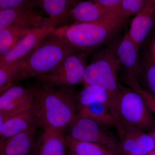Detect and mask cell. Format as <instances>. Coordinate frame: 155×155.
<instances>
[{
    "label": "cell",
    "mask_w": 155,
    "mask_h": 155,
    "mask_svg": "<svg viewBox=\"0 0 155 155\" xmlns=\"http://www.w3.org/2000/svg\"><path fill=\"white\" fill-rule=\"evenodd\" d=\"M20 113L15 112H7V111H0V128L3 124L12 116H15Z\"/></svg>",
    "instance_id": "obj_29"
},
{
    "label": "cell",
    "mask_w": 155,
    "mask_h": 155,
    "mask_svg": "<svg viewBox=\"0 0 155 155\" xmlns=\"http://www.w3.org/2000/svg\"><path fill=\"white\" fill-rule=\"evenodd\" d=\"M68 155H74L72 154V153H70V152H69V154H68Z\"/></svg>",
    "instance_id": "obj_34"
},
{
    "label": "cell",
    "mask_w": 155,
    "mask_h": 155,
    "mask_svg": "<svg viewBox=\"0 0 155 155\" xmlns=\"http://www.w3.org/2000/svg\"><path fill=\"white\" fill-rule=\"evenodd\" d=\"M67 149L74 155H120L113 150L97 143L75 140L65 135Z\"/></svg>",
    "instance_id": "obj_19"
},
{
    "label": "cell",
    "mask_w": 155,
    "mask_h": 155,
    "mask_svg": "<svg viewBox=\"0 0 155 155\" xmlns=\"http://www.w3.org/2000/svg\"><path fill=\"white\" fill-rule=\"evenodd\" d=\"M111 13L103 9L94 0L80 1L72 6L68 17L73 23H89L101 20Z\"/></svg>",
    "instance_id": "obj_15"
},
{
    "label": "cell",
    "mask_w": 155,
    "mask_h": 155,
    "mask_svg": "<svg viewBox=\"0 0 155 155\" xmlns=\"http://www.w3.org/2000/svg\"><path fill=\"white\" fill-rule=\"evenodd\" d=\"M31 7V0H0V11Z\"/></svg>",
    "instance_id": "obj_27"
},
{
    "label": "cell",
    "mask_w": 155,
    "mask_h": 155,
    "mask_svg": "<svg viewBox=\"0 0 155 155\" xmlns=\"http://www.w3.org/2000/svg\"><path fill=\"white\" fill-rule=\"evenodd\" d=\"M141 73L148 88L147 91L155 96V62L151 56L147 60L143 68H141Z\"/></svg>",
    "instance_id": "obj_26"
},
{
    "label": "cell",
    "mask_w": 155,
    "mask_h": 155,
    "mask_svg": "<svg viewBox=\"0 0 155 155\" xmlns=\"http://www.w3.org/2000/svg\"><path fill=\"white\" fill-rule=\"evenodd\" d=\"M146 0H122L116 10L118 16L127 19L131 16H135L144 5Z\"/></svg>",
    "instance_id": "obj_24"
},
{
    "label": "cell",
    "mask_w": 155,
    "mask_h": 155,
    "mask_svg": "<svg viewBox=\"0 0 155 155\" xmlns=\"http://www.w3.org/2000/svg\"><path fill=\"white\" fill-rule=\"evenodd\" d=\"M37 126L31 109L19 113L8 119L0 128V142Z\"/></svg>",
    "instance_id": "obj_16"
},
{
    "label": "cell",
    "mask_w": 155,
    "mask_h": 155,
    "mask_svg": "<svg viewBox=\"0 0 155 155\" xmlns=\"http://www.w3.org/2000/svg\"><path fill=\"white\" fill-rule=\"evenodd\" d=\"M125 83L129 87L134 90L141 95L153 114L155 115V96L143 88L138 80L134 77H128L124 79Z\"/></svg>",
    "instance_id": "obj_25"
},
{
    "label": "cell",
    "mask_w": 155,
    "mask_h": 155,
    "mask_svg": "<svg viewBox=\"0 0 155 155\" xmlns=\"http://www.w3.org/2000/svg\"><path fill=\"white\" fill-rule=\"evenodd\" d=\"M67 128V135L75 140L97 143L120 154L119 140L91 119L76 115Z\"/></svg>",
    "instance_id": "obj_7"
},
{
    "label": "cell",
    "mask_w": 155,
    "mask_h": 155,
    "mask_svg": "<svg viewBox=\"0 0 155 155\" xmlns=\"http://www.w3.org/2000/svg\"><path fill=\"white\" fill-rule=\"evenodd\" d=\"M31 30L20 27L0 28V58L7 54L20 39Z\"/></svg>",
    "instance_id": "obj_21"
},
{
    "label": "cell",
    "mask_w": 155,
    "mask_h": 155,
    "mask_svg": "<svg viewBox=\"0 0 155 155\" xmlns=\"http://www.w3.org/2000/svg\"><path fill=\"white\" fill-rule=\"evenodd\" d=\"M47 26L54 27L48 17L41 16L32 7L0 11V28L20 27L33 29Z\"/></svg>",
    "instance_id": "obj_8"
},
{
    "label": "cell",
    "mask_w": 155,
    "mask_h": 155,
    "mask_svg": "<svg viewBox=\"0 0 155 155\" xmlns=\"http://www.w3.org/2000/svg\"><path fill=\"white\" fill-rule=\"evenodd\" d=\"M91 119L103 127L116 126V120L110 106L104 103L89 105L77 110V114Z\"/></svg>",
    "instance_id": "obj_17"
},
{
    "label": "cell",
    "mask_w": 155,
    "mask_h": 155,
    "mask_svg": "<svg viewBox=\"0 0 155 155\" xmlns=\"http://www.w3.org/2000/svg\"><path fill=\"white\" fill-rule=\"evenodd\" d=\"M75 0H43V8L52 25L56 28L59 23L69 16Z\"/></svg>",
    "instance_id": "obj_20"
},
{
    "label": "cell",
    "mask_w": 155,
    "mask_h": 155,
    "mask_svg": "<svg viewBox=\"0 0 155 155\" xmlns=\"http://www.w3.org/2000/svg\"><path fill=\"white\" fill-rule=\"evenodd\" d=\"M77 96L69 87L43 83L35 87L31 110L38 126L63 131L77 114Z\"/></svg>",
    "instance_id": "obj_1"
},
{
    "label": "cell",
    "mask_w": 155,
    "mask_h": 155,
    "mask_svg": "<svg viewBox=\"0 0 155 155\" xmlns=\"http://www.w3.org/2000/svg\"><path fill=\"white\" fill-rule=\"evenodd\" d=\"M24 59L13 63H0V88L18 79Z\"/></svg>",
    "instance_id": "obj_23"
},
{
    "label": "cell",
    "mask_w": 155,
    "mask_h": 155,
    "mask_svg": "<svg viewBox=\"0 0 155 155\" xmlns=\"http://www.w3.org/2000/svg\"><path fill=\"white\" fill-rule=\"evenodd\" d=\"M112 112L116 124L120 123L145 130L152 129L155 121L142 96L133 89L121 85L113 103Z\"/></svg>",
    "instance_id": "obj_4"
},
{
    "label": "cell",
    "mask_w": 155,
    "mask_h": 155,
    "mask_svg": "<svg viewBox=\"0 0 155 155\" xmlns=\"http://www.w3.org/2000/svg\"><path fill=\"white\" fill-rule=\"evenodd\" d=\"M14 84V82H12V83H9L8 84H6L5 86H3L2 87H1L0 88V95L3 93L4 91H5L6 90L8 89L10 87L12 86Z\"/></svg>",
    "instance_id": "obj_30"
},
{
    "label": "cell",
    "mask_w": 155,
    "mask_h": 155,
    "mask_svg": "<svg viewBox=\"0 0 155 155\" xmlns=\"http://www.w3.org/2000/svg\"><path fill=\"white\" fill-rule=\"evenodd\" d=\"M122 67L115 51L108 48L101 50L87 66L84 85H97L105 89L113 97L114 103L121 86L118 73Z\"/></svg>",
    "instance_id": "obj_5"
},
{
    "label": "cell",
    "mask_w": 155,
    "mask_h": 155,
    "mask_svg": "<svg viewBox=\"0 0 155 155\" xmlns=\"http://www.w3.org/2000/svg\"><path fill=\"white\" fill-rule=\"evenodd\" d=\"M76 1H78H78H81V0H75Z\"/></svg>",
    "instance_id": "obj_35"
},
{
    "label": "cell",
    "mask_w": 155,
    "mask_h": 155,
    "mask_svg": "<svg viewBox=\"0 0 155 155\" xmlns=\"http://www.w3.org/2000/svg\"><path fill=\"white\" fill-rule=\"evenodd\" d=\"M152 129V130L151 132L150 133V134L154 142L155 145V126L154 127H153Z\"/></svg>",
    "instance_id": "obj_32"
},
{
    "label": "cell",
    "mask_w": 155,
    "mask_h": 155,
    "mask_svg": "<svg viewBox=\"0 0 155 155\" xmlns=\"http://www.w3.org/2000/svg\"><path fill=\"white\" fill-rule=\"evenodd\" d=\"M126 20L119 17L115 11L99 21L72 23L56 28L53 32L75 49L87 52L110 41Z\"/></svg>",
    "instance_id": "obj_2"
},
{
    "label": "cell",
    "mask_w": 155,
    "mask_h": 155,
    "mask_svg": "<svg viewBox=\"0 0 155 155\" xmlns=\"http://www.w3.org/2000/svg\"><path fill=\"white\" fill-rule=\"evenodd\" d=\"M98 103L108 104L112 111L113 98L108 91L97 85H84L83 88L77 96V111L89 105Z\"/></svg>",
    "instance_id": "obj_18"
},
{
    "label": "cell",
    "mask_w": 155,
    "mask_h": 155,
    "mask_svg": "<svg viewBox=\"0 0 155 155\" xmlns=\"http://www.w3.org/2000/svg\"><path fill=\"white\" fill-rule=\"evenodd\" d=\"M40 1H41V2H42L43 1V0H40Z\"/></svg>",
    "instance_id": "obj_36"
},
{
    "label": "cell",
    "mask_w": 155,
    "mask_h": 155,
    "mask_svg": "<svg viewBox=\"0 0 155 155\" xmlns=\"http://www.w3.org/2000/svg\"><path fill=\"white\" fill-rule=\"evenodd\" d=\"M155 149V143L151 136L140 129L128 155H148Z\"/></svg>",
    "instance_id": "obj_22"
},
{
    "label": "cell",
    "mask_w": 155,
    "mask_h": 155,
    "mask_svg": "<svg viewBox=\"0 0 155 155\" xmlns=\"http://www.w3.org/2000/svg\"><path fill=\"white\" fill-rule=\"evenodd\" d=\"M35 87L12 85L0 95V111L21 113L31 110Z\"/></svg>",
    "instance_id": "obj_11"
},
{
    "label": "cell",
    "mask_w": 155,
    "mask_h": 155,
    "mask_svg": "<svg viewBox=\"0 0 155 155\" xmlns=\"http://www.w3.org/2000/svg\"><path fill=\"white\" fill-rule=\"evenodd\" d=\"M151 57L155 62V39L153 42L152 46L151 55Z\"/></svg>",
    "instance_id": "obj_31"
},
{
    "label": "cell",
    "mask_w": 155,
    "mask_h": 155,
    "mask_svg": "<svg viewBox=\"0 0 155 155\" xmlns=\"http://www.w3.org/2000/svg\"><path fill=\"white\" fill-rule=\"evenodd\" d=\"M148 155H155V149L153 150Z\"/></svg>",
    "instance_id": "obj_33"
},
{
    "label": "cell",
    "mask_w": 155,
    "mask_h": 155,
    "mask_svg": "<svg viewBox=\"0 0 155 155\" xmlns=\"http://www.w3.org/2000/svg\"><path fill=\"white\" fill-rule=\"evenodd\" d=\"M63 132L45 128L36 140L32 155H68Z\"/></svg>",
    "instance_id": "obj_12"
},
{
    "label": "cell",
    "mask_w": 155,
    "mask_h": 155,
    "mask_svg": "<svg viewBox=\"0 0 155 155\" xmlns=\"http://www.w3.org/2000/svg\"><path fill=\"white\" fill-rule=\"evenodd\" d=\"M76 51L53 31L25 58L17 80L37 78L48 74Z\"/></svg>",
    "instance_id": "obj_3"
},
{
    "label": "cell",
    "mask_w": 155,
    "mask_h": 155,
    "mask_svg": "<svg viewBox=\"0 0 155 155\" xmlns=\"http://www.w3.org/2000/svg\"><path fill=\"white\" fill-rule=\"evenodd\" d=\"M87 52L77 51L67 56L57 68L37 78L53 86L69 87L83 83Z\"/></svg>",
    "instance_id": "obj_6"
},
{
    "label": "cell",
    "mask_w": 155,
    "mask_h": 155,
    "mask_svg": "<svg viewBox=\"0 0 155 155\" xmlns=\"http://www.w3.org/2000/svg\"><path fill=\"white\" fill-rule=\"evenodd\" d=\"M138 52L127 32L120 41L115 51L125 70V75L132 76L138 81L141 69L137 54Z\"/></svg>",
    "instance_id": "obj_13"
},
{
    "label": "cell",
    "mask_w": 155,
    "mask_h": 155,
    "mask_svg": "<svg viewBox=\"0 0 155 155\" xmlns=\"http://www.w3.org/2000/svg\"><path fill=\"white\" fill-rule=\"evenodd\" d=\"M35 131L33 127L0 142V155H32Z\"/></svg>",
    "instance_id": "obj_14"
},
{
    "label": "cell",
    "mask_w": 155,
    "mask_h": 155,
    "mask_svg": "<svg viewBox=\"0 0 155 155\" xmlns=\"http://www.w3.org/2000/svg\"><path fill=\"white\" fill-rule=\"evenodd\" d=\"M103 9L108 12L116 11L122 0H94Z\"/></svg>",
    "instance_id": "obj_28"
},
{
    "label": "cell",
    "mask_w": 155,
    "mask_h": 155,
    "mask_svg": "<svg viewBox=\"0 0 155 155\" xmlns=\"http://www.w3.org/2000/svg\"><path fill=\"white\" fill-rule=\"evenodd\" d=\"M56 28L47 26L32 29L20 39L7 54L0 58V63H13L26 58Z\"/></svg>",
    "instance_id": "obj_9"
},
{
    "label": "cell",
    "mask_w": 155,
    "mask_h": 155,
    "mask_svg": "<svg viewBox=\"0 0 155 155\" xmlns=\"http://www.w3.org/2000/svg\"><path fill=\"white\" fill-rule=\"evenodd\" d=\"M155 22V0H146L142 8L131 21L128 35L139 51Z\"/></svg>",
    "instance_id": "obj_10"
}]
</instances>
